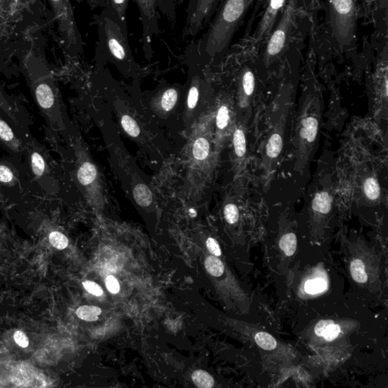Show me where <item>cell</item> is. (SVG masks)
Listing matches in <instances>:
<instances>
[{
  "mask_svg": "<svg viewBox=\"0 0 388 388\" xmlns=\"http://www.w3.org/2000/svg\"><path fill=\"white\" fill-rule=\"evenodd\" d=\"M224 215L227 222L233 225L236 223L239 219V210L234 204H228L224 210Z\"/></svg>",
  "mask_w": 388,
  "mask_h": 388,
  "instance_id": "obj_35",
  "label": "cell"
},
{
  "mask_svg": "<svg viewBox=\"0 0 388 388\" xmlns=\"http://www.w3.org/2000/svg\"><path fill=\"white\" fill-rule=\"evenodd\" d=\"M206 246L208 250H210V253L216 256H220L222 254V251H221L220 247H219V244L216 240L213 238L210 237L206 241Z\"/></svg>",
  "mask_w": 388,
  "mask_h": 388,
  "instance_id": "obj_41",
  "label": "cell"
},
{
  "mask_svg": "<svg viewBox=\"0 0 388 388\" xmlns=\"http://www.w3.org/2000/svg\"><path fill=\"white\" fill-rule=\"evenodd\" d=\"M365 194L371 200H376L380 196V187L376 179L369 177L364 183Z\"/></svg>",
  "mask_w": 388,
  "mask_h": 388,
  "instance_id": "obj_29",
  "label": "cell"
},
{
  "mask_svg": "<svg viewBox=\"0 0 388 388\" xmlns=\"http://www.w3.org/2000/svg\"><path fill=\"white\" fill-rule=\"evenodd\" d=\"M355 22L356 12L354 0H330L332 35L341 47H348L353 43Z\"/></svg>",
  "mask_w": 388,
  "mask_h": 388,
  "instance_id": "obj_4",
  "label": "cell"
},
{
  "mask_svg": "<svg viewBox=\"0 0 388 388\" xmlns=\"http://www.w3.org/2000/svg\"><path fill=\"white\" fill-rule=\"evenodd\" d=\"M331 321H332V320H322V321H320L319 322L315 325V333L316 334V335H318V336L319 337H322L324 330H325L327 325L330 324Z\"/></svg>",
  "mask_w": 388,
  "mask_h": 388,
  "instance_id": "obj_42",
  "label": "cell"
},
{
  "mask_svg": "<svg viewBox=\"0 0 388 388\" xmlns=\"http://www.w3.org/2000/svg\"><path fill=\"white\" fill-rule=\"evenodd\" d=\"M327 288V282L322 278L310 280L305 284V290L310 294L321 293Z\"/></svg>",
  "mask_w": 388,
  "mask_h": 388,
  "instance_id": "obj_31",
  "label": "cell"
},
{
  "mask_svg": "<svg viewBox=\"0 0 388 388\" xmlns=\"http://www.w3.org/2000/svg\"><path fill=\"white\" fill-rule=\"evenodd\" d=\"M283 141L281 134L275 133L272 134L266 146V154L271 159H275L281 154Z\"/></svg>",
  "mask_w": 388,
  "mask_h": 388,
  "instance_id": "obj_19",
  "label": "cell"
},
{
  "mask_svg": "<svg viewBox=\"0 0 388 388\" xmlns=\"http://www.w3.org/2000/svg\"><path fill=\"white\" fill-rule=\"evenodd\" d=\"M221 0H189L187 9L185 38H194L208 24L217 10Z\"/></svg>",
  "mask_w": 388,
  "mask_h": 388,
  "instance_id": "obj_7",
  "label": "cell"
},
{
  "mask_svg": "<svg viewBox=\"0 0 388 388\" xmlns=\"http://www.w3.org/2000/svg\"><path fill=\"white\" fill-rule=\"evenodd\" d=\"M332 197L327 192L318 193L312 201V208L317 213L327 214L332 208Z\"/></svg>",
  "mask_w": 388,
  "mask_h": 388,
  "instance_id": "obj_16",
  "label": "cell"
},
{
  "mask_svg": "<svg viewBox=\"0 0 388 388\" xmlns=\"http://www.w3.org/2000/svg\"><path fill=\"white\" fill-rule=\"evenodd\" d=\"M106 285L110 293H117L120 290V285L116 278L112 275H109L106 279Z\"/></svg>",
  "mask_w": 388,
  "mask_h": 388,
  "instance_id": "obj_39",
  "label": "cell"
},
{
  "mask_svg": "<svg viewBox=\"0 0 388 388\" xmlns=\"http://www.w3.org/2000/svg\"><path fill=\"white\" fill-rule=\"evenodd\" d=\"M77 176L80 185L87 186L95 181L97 177V169L92 163L86 162L79 167Z\"/></svg>",
  "mask_w": 388,
  "mask_h": 388,
  "instance_id": "obj_14",
  "label": "cell"
},
{
  "mask_svg": "<svg viewBox=\"0 0 388 388\" xmlns=\"http://www.w3.org/2000/svg\"><path fill=\"white\" fill-rule=\"evenodd\" d=\"M230 112L229 109L226 106H221L218 111L217 117H216V125L219 130H224L229 123Z\"/></svg>",
  "mask_w": 388,
  "mask_h": 388,
  "instance_id": "obj_34",
  "label": "cell"
},
{
  "mask_svg": "<svg viewBox=\"0 0 388 388\" xmlns=\"http://www.w3.org/2000/svg\"><path fill=\"white\" fill-rule=\"evenodd\" d=\"M83 287L85 290L91 293V294L94 295V296H100L103 295V290L102 287L100 285L97 284V283L93 282L91 281H86L83 283Z\"/></svg>",
  "mask_w": 388,
  "mask_h": 388,
  "instance_id": "obj_37",
  "label": "cell"
},
{
  "mask_svg": "<svg viewBox=\"0 0 388 388\" xmlns=\"http://www.w3.org/2000/svg\"><path fill=\"white\" fill-rule=\"evenodd\" d=\"M199 98V89L197 86H192L188 94V105L190 109H194L196 106Z\"/></svg>",
  "mask_w": 388,
  "mask_h": 388,
  "instance_id": "obj_38",
  "label": "cell"
},
{
  "mask_svg": "<svg viewBox=\"0 0 388 388\" xmlns=\"http://www.w3.org/2000/svg\"><path fill=\"white\" fill-rule=\"evenodd\" d=\"M208 152H210V144L206 139L201 137L195 141L193 146V154L195 159L198 160H204L208 156Z\"/></svg>",
  "mask_w": 388,
  "mask_h": 388,
  "instance_id": "obj_27",
  "label": "cell"
},
{
  "mask_svg": "<svg viewBox=\"0 0 388 388\" xmlns=\"http://www.w3.org/2000/svg\"><path fill=\"white\" fill-rule=\"evenodd\" d=\"M93 7H101L109 9L122 20L127 22V9L129 0H89Z\"/></svg>",
  "mask_w": 388,
  "mask_h": 388,
  "instance_id": "obj_11",
  "label": "cell"
},
{
  "mask_svg": "<svg viewBox=\"0 0 388 388\" xmlns=\"http://www.w3.org/2000/svg\"><path fill=\"white\" fill-rule=\"evenodd\" d=\"M177 97H178V94L175 89L169 88L167 89L162 95V101H161L162 109L165 112L171 111L177 103Z\"/></svg>",
  "mask_w": 388,
  "mask_h": 388,
  "instance_id": "obj_28",
  "label": "cell"
},
{
  "mask_svg": "<svg viewBox=\"0 0 388 388\" xmlns=\"http://www.w3.org/2000/svg\"><path fill=\"white\" fill-rule=\"evenodd\" d=\"M14 340L15 343L22 348H26L29 345V339L27 335L21 331H18L14 335Z\"/></svg>",
  "mask_w": 388,
  "mask_h": 388,
  "instance_id": "obj_40",
  "label": "cell"
},
{
  "mask_svg": "<svg viewBox=\"0 0 388 388\" xmlns=\"http://www.w3.org/2000/svg\"><path fill=\"white\" fill-rule=\"evenodd\" d=\"M0 142L8 149L14 153H20L22 150V143L17 137L10 125L0 116Z\"/></svg>",
  "mask_w": 388,
  "mask_h": 388,
  "instance_id": "obj_10",
  "label": "cell"
},
{
  "mask_svg": "<svg viewBox=\"0 0 388 388\" xmlns=\"http://www.w3.org/2000/svg\"><path fill=\"white\" fill-rule=\"evenodd\" d=\"M350 273L355 282L365 284L367 281L368 275L364 263L360 259H354L350 263Z\"/></svg>",
  "mask_w": 388,
  "mask_h": 388,
  "instance_id": "obj_17",
  "label": "cell"
},
{
  "mask_svg": "<svg viewBox=\"0 0 388 388\" xmlns=\"http://www.w3.org/2000/svg\"><path fill=\"white\" fill-rule=\"evenodd\" d=\"M77 315L80 319L87 321H95L102 313V310L94 306H82L77 310Z\"/></svg>",
  "mask_w": 388,
  "mask_h": 388,
  "instance_id": "obj_23",
  "label": "cell"
},
{
  "mask_svg": "<svg viewBox=\"0 0 388 388\" xmlns=\"http://www.w3.org/2000/svg\"><path fill=\"white\" fill-rule=\"evenodd\" d=\"M253 0H223L216 16L202 38L188 48L187 52L202 63L222 58L229 49L238 26Z\"/></svg>",
  "mask_w": 388,
  "mask_h": 388,
  "instance_id": "obj_1",
  "label": "cell"
},
{
  "mask_svg": "<svg viewBox=\"0 0 388 388\" xmlns=\"http://www.w3.org/2000/svg\"><path fill=\"white\" fill-rule=\"evenodd\" d=\"M98 41L96 58L100 64L110 61L125 71L135 66L128 38L127 22L109 9H103L97 20Z\"/></svg>",
  "mask_w": 388,
  "mask_h": 388,
  "instance_id": "obj_2",
  "label": "cell"
},
{
  "mask_svg": "<svg viewBox=\"0 0 388 388\" xmlns=\"http://www.w3.org/2000/svg\"><path fill=\"white\" fill-rule=\"evenodd\" d=\"M122 128L125 132L128 133L131 137H138L140 133V128L137 122L129 115H124L122 118Z\"/></svg>",
  "mask_w": 388,
  "mask_h": 388,
  "instance_id": "obj_32",
  "label": "cell"
},
{
  "mask_svg": "<svg viewBox=\"0 0 388 388\" xmlns=\"http://www.w3.org/2000/svg\"><path fill=\"white\" fill-rule=\"evenodd\" d=\"M341 329L340 325L335 324L333 321H331L330 324L327 325L323 333L322 337L326 341H333L338 338V335L341 333Z\"/></svg>",
  "mask_w": 388,
  "mask_h": 388,
  "instance_id": "obj_36",
  "label": "cell"
},
{
  "mask_svg": "<svg viewBox=\"0 0 388 388\" xmlns=\"http://www.w3.org/2000/svg\"><path fill=\"white\" fill-rule=\"evenodd\" d=\"M280 248L287 256L294 254L297 246V240L295 233H289L284 235L280 240Z\"/></svg>",
  "mask_w": 388,
  "mask_h": 388,
  "instance_id": "obj_18",
  "label": "cell"
},
{
  "mask_svg": "<svg viewBox=\"0 0 388 388\" xmlns=\"http://www.w3.org/2000/svg\"><path fill=\"white\" fill-rule=\"evenodd\" d=\"M30 162L32 172L37 177H42L47 171L48 166L46 159L42 153L35 147L30 148Z\"/></svg>",
  "mask_w": 388,
  "mask_h": 388,
  "instance_id": "obj_13",
  "label": "cell"
},
{
  "mask_svg": "<svg viewBox=\"0 0 388 388\" xmlns=\"http://www.w3.org/2000/svg\"><path fill=\"white\" fill-rule=\"evenodd\" d=\"M285 3L286 0H270L255 35V40L257 43L270 38L278 14L284 7Z\"/></svg>",
  "mask_w": 388,
  "mask_h": 388,
  "instance_id": "obj_9",
  "label": "cell"
},
{
  "mask_svg": "<svg viewBox=\"0 0 388 388\" xmlns=\"http://www.w3.org/2000/svg\"><path fill=\"white\" fill-rule=\"evenodd\" d=\"M134 196L139 205L148 206L152 202V194L147 187L139 185L134 190Z\"/></svg>",
  "mask_w": 388,
  "mask_h": 388,
  "instance_id": "obj_22",
  "label": "cell"
},
{
  "mask_svg": "<svg viewBox=\"0 0 388 388\" xmlns=\"http://www.w3.org/2000/svg\"><path fill=\"white\" fill-rule=\"evenodd\" d=\"M318 120L314 117H309L303 121L301 137L307 143H312L318 133Z\"/></svg>",
  "mask_w": 388,
  "mask_h": 388,
  "instance_id": "obj_15",
  "label": "cell"
},
{
  "mask_svg": "<svg viewBox=\"0 0 388 388\" xmlns=\"http://www.w3.org/2000/svg\"><path fill=\"white\" fill-rule=\"evenodd\" d=\"M18 181L15 170L4 162H0V184L3 185H13Z\"/></svg>",
  "mask_w": 388,
  "mask_h": 388,
  "instance_id": "obj_20",
  "label": "cell"
},
{
  "mask_svg": "<svg viewBox=\"0 0 388 388\" xmlns=\"http://www.w3.org/2000/svg\"><path fill=\"white\" fill-rule=\"evenodd\" d=\"M205 267L206 271L214 277L222 276L225 271L223 262L216 256H210L206 258Z\"/></svg>",
  "mask_w": 388,
  "mask_h": 388,
  "instance_id": "obj_21",
  "label": "cell"
},
{
  "mask_svg": "<svg viewBox=\"0 0 388 388\" xmlns=\"http://www.w3.org/2000/svg\"><path fill=\"white\" fill-rule=\"evenodd\" d=\"M254 338L256 344L265 350H272L277 347L276 340L266 332H258Z\"/></svg>",
  "mask_w": 388,
  "mask_h": 388,
  "instance_id": "obj_25",
  "label": "cell"
},
{
  "mask_svg": "<svg viewBox=\"0 0 388 388\" xmlns=\"http://www.w3.org/2000/svg\"><path fill=\"white\" fill-rule=\"evenodd\" d=\"M137 5L141 18L143 36L142 48L146 58L154 53L153 39L160 33V14L174 22L176 18L175 0H133Z\"/></svg>",
  "mask_w": 388,
  "mask_h": 388,
  "instance_id": "obj_3",
  "label": "cell"
},
{
  "mask_svg": "<svg viewBox=\"0 0 388 388\" xmlns=\"http://www.w3.org/2000/svg\"><path fill=\"white\" fill-rule=\"evenodd\" d=\"M233 146H234L235 154L238 157H243L247 151V143H246L245 134L241 129H236L233 134Z\"/></svg>",
  "mask_w": 388,
  "mask_h": 388,
  "instance_id": "obj_26",
  "label": "cell"
},
{
  "mask_svg": "<svg viewBox=\"0 0 388 388\" xmlns=\"http://www.w3.org/2000/svg\"><path fill=\"white\" fill-rule=\"evenodd\" d=\"M242 86L246 96L250 97L253 94L255 87V77L250 69H246L243 73Z\"/></svg>",
  "mask_w": 388,
  "mask_h": 388,
  "instance_id": "obj_30",
  "label": "cell"
},
{
  "mask_svg": "<svg viewBox=\"0 0 388 388\" xmlns=\"http://www.w3.org/2000/svg\"><path fill=\"white\" fill-rule=\"evenodd\" d=\"M297 0H289L279 22L272 32L264 53V61L270 64L281 56L285 49L291 35L294 24Z\"/></svg>",
  "mask_w": 388,
  "mask_h": 388,
  "instance_id": "obj_6",
  "label": "cell"
},
{
  "mask_svg": "<svg viewBox=\"0 0 388 388\" xmlns=\"http://www.w3.org/2000/svg\"><path fill=\"white\" fill-rule=\"evenodd\" d=\"M32 89L35 102L49 126L62 127L58 94L52 78L44 75L32 79Z\"/></svg>",
  "mask_w": 388,
  "mask_h": 388,
  "instance_id": "obj_5",
  "label": "cell"
},
{
  "mask_svg": "<svg viewBox=\"0 0 388 388\" xmlns=\"http://www.w3.org/2000/svg\"><path fill=\"white\" fill-rule=\"evenodd\" d=\"M192 379L196 387L199 388H211L214 386L213 377L203 370L195 371L192 375Z\"/></svg>",
  "mask_w": 388,
  "mask_h": 388,
  "instance_id": "obj_24",
  "label": "cell"
},
{
  "mask_svg": "<svg viewBox=\"0 0 388 388\" xmlns=\"http://www.w3.org/2000/svg\"><path fill=\"white\" fill-rule=\"evenodd\" d=\"M0 110L15 125L21 122V114L15 102L0 86Z\"/></svg>",
  "mask_w": 388,
  "mask_h": 388,
  "instance_id": "obj_12",
  "label": "cell"
},
{
  "mask_svg": "<svg viewBox=\"0 0 388 388\" xmlns=\"http://www.w3.org/2000/svg\"><path fill=\"white\" fill-rule=\"evenodd\" d=\"M49 242L58 250H64L69 246V240L63 233L52 231L49 236Z\"/></svg>",
  "mask_w": 388,
  "mask_h": 388,
  "instance_id": "obj_33",
  "label": "cell"
},
{
  "mask_svg": "<svg viewBox=\"0 0 388 388\" xmlns=\"http://www.w3.org/2000/svg\"><path fill=\"white\" fill-rule=\"evenodd\" d=\"M52 2L69 47L72 51L81 50V38L69 0H52Z\"/></svg>",
  "mask_w": 388,
  "mask_h": 388,
  "instance_id": "obj_8",
  "label": "cell"
}]
</instances>
